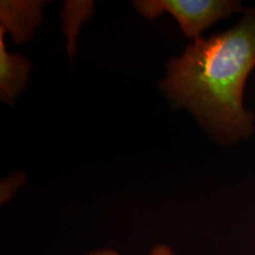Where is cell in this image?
Instances as JSON below:
<instances>
[{
	"mask_svg": "<svg viewBox=\"0 0 255 255\" xmlns=\"http://www.w3.org/2000/svg\"><path fill=\"white\" fill-rule=\"evenodd\" d=\"M255 68V6L244 9L231 28L199 38L167 64L159 83L174 108L190 111L220 145L250 138L253 111L244 104L248 76Z\"/></svg>",
	"mask_w": 255,
	"mask_h": 255,
	"instance_id": "6da1fadb",
	"label": "cell"
},
{
	"mask_svg": "<svg viewBox=\"0 0 255 255\" xmlns=\"http://www.w3.org/2000/svg\"><path fill=\"white\" fill-rule=\"evenodd\" d=\"M132 4L146 19H155L164 12L170 13L184 36L194 40L216 21L245 9L239 0H137Z\"/></svg>",
	"mask_w": 255,
	"mask_h": 255,
	"instance_id": "7a4b0ae2",
	"label": "cell"
},
{
	"mask_svg": "<svg viewBox=\"0 0 255 255\" xmlns=\"http://www.w3.org/2000/svg\"><path fill=\"white\" fill-rule=\"evenodd\" d=\"M45 1L36 0H1L0 2V30L11 33L17 44L26 43L33 37L43 20Z\"/></svg>",
	"mask_w": 255,
	"mask_h": 255,
	"instance_id": "3957f363",
	"label": "cell"
},
{
	"mask_svg": "<svg viewBox=\"0 0 255 255\" xmlns=\"http://www.w3.org/2000/svg\"><path fill=\"white\" fill-rule=\"evenodd\" d=\"M5 34L0 30V98L12 103L26 87L31 63L25 56L8 52L4 41Z\"/></svg>",
	"mask_w": 255,
	"mask_h": 255,
	"instance_id": "277c9868",
	"label": "cell"
},
{
	"mask_svg": "<svg viewBox=\"0 0 255 255\" xmlns=\"http://www.w3.org/2000/svg\"><path fill=\"white\" fill-rule=\"evenodd\" d=\"M94 13L92 1H66L63 8V31L68 37V52L72 58L76 51V38L83 21L89 19Z\"/></svg>",
	"mask_w": 255,
	"mask_h": 255,
	"instance_id": "5b68a950",
	"label": "cell"
},
{
	"mask_svg": "<svg viewBox=\"0 0 255 255\" xmlns=\"http://www.w3.org/2000/svg\"><path fill=\"white\" fill-rule=\"evenodd\" d=\"M89 255H120V254L113 250H101V251L92 252V253ZM150 255H174V252L171 251V248L165 246V245H157V246L154 247V250L151 251Z\"/></svg>",
	"mask_w": 255,
	"mask_h": 255,
	"instance_id": "8992f818",
	"label": "cell"
}]
</instances>
